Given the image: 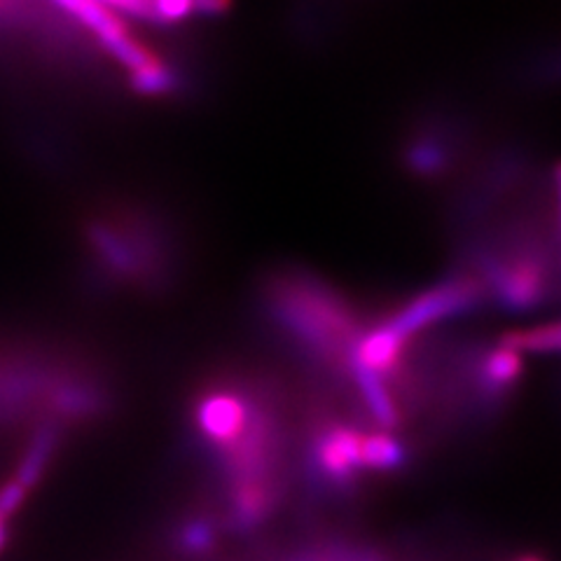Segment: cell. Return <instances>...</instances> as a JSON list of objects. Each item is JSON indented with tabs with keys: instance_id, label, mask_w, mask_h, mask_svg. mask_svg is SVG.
<instances>
[{
	"instance_id": "2",
	"label": "cell",
	"mask_w": 561,
	"mask_h": 561,
	"mask_svg": "<svg viewBox=\"0 0 561 561\" xmlns=\"http://www.w3.org/2000/svg\"><path fill=\"white\" fill-rule=\"evenodd\" d=\"M167 241L164 227L134 208L131 214H111L87 225V243L96 267L127 284H164L171 267Z\"/></svg>"
},
{
	"instance_id": "10",
	"label": "cell",
	"mask_w": 561,
	"mask_h": 561,
	"mask_svg": "<svg viewBox=\"0 0 561 561\" xmlns=\"http://www.w3.org/2000/svg\"><path fill=\"white\" fill-rule=\"evenodd\" d=\"M183 542H185V548L190 552H204L210 546L208 524H204V522L190 524L187 529H185V534H183Z\"/></svg>"
},
{
	"instance_id": "8",
	"label": "cell",
	"mask_w": 561,
	"mask_h": 561,
	"mask_svg": "<svg viewBox=\"0 0 561 561\" xmlns=\"http://www.w3.org/2000/svg\"><path fill=\"white\" fill-rule=\"evenodd\" d=\"M503 344L513 346L515 351H536V354H554L559 348V325L550 323V325H536L531 330H519L513 332V335H505L501 340Z\"/></svg>"
},
{
	"instance_id": "4",
	"label": "cell",
	"mask_w": 561,
	"mask_h": 561,
	"mask_svg": "<svg viewBox=\"0 0 561 561\" xmlns=\"http://www.w3.org/2000/svg\"><path fill=\"white\" fill-rule=\"evenodd\" d=\"M360 440L363 435L351 428H330L319 440V466L332 480H346L360 468Z\"/></svg>"
},
{
	"instance_id": "7",
	"label": "cell",
	"mask_w": 561,
	"mask_h": 561,
	"mask_svg": "<svg viewBox=\"0 0 561 561\" xmlns=\"http://www.w3.org/2000/svg\"><path fill=\"white\" fill-rule=\"evenodd\" d=\"M405 459V449L386 431L365 435L360 440V468L391 470Z\"/></svg>"
},
{
	"instance_id": "12",
	"label": "cell",
	"mask_w": 561,
	"mask_h": 561,
	"mask_svg": "<svg viewBox=\"0 0 561 561\" xmlns=\"http://www.w3.org/2000/svg\"><path fill=\"white\" fill-rule=\"evenodd\" d=\"M12 5H14V0H0V16L8 14L12 10Z\"/></svg>"
},
{
	"instance_id": "13",
	"label": "cell",
	"mask_w": 561,
	"mask_h": 561,
	"mask_svg": "<svg viewBox=\"0 0 561 561\" xmlns=\"http://www.w3.org/2000/svg\"><path fill=\"white\" fill-rule=\"evenodd\" d=\"M522 561H540V559H536V557H526V559H522Z\"/></svg>"
},
{
	"instance_id": "9",
	"label": "cell",
	"mask_w": 561,
	"mask_h": 561,
	"mask_svg": "<svg viewBox=\"0 0 561 561\" xmlns=\"http://www.w3.org/2000/svg\"><path fill=\"white\" fill-rule=\"evenodd\" d=\"M270 505V496L265 486L245 482L239 486L234 496V515L239 524H255L262 519Z\"/></svg>"
},
{
	"instance_id": "6",
	"label": "cell",
	"mask_w": 561,
	"mask_h": 561,
	"mask_svg": "<svg viewBox=\"0 0 561 561\" xmlns=\"http://www.w3.org/2000/svg\"><path fill=\"white\" fill-rule=\"evenodd\" d=\"M522 375V354L507 344L491 348L480 363V383L486 393H503Z\"/></svg>"
},
{
	"instance_id": "11",
	"label": "cell",
	"mask_w": 561,
	"mask_h": 561,
	"mask_svg": "<svg viewBox=\"0 0 561 561\" xmlns=\"http://www.w3.org/2000/svg\"><path fill=\"white\" fill-rule=\"evenodd\" d=\"M5 542H8V519L0 515V550L5 548Z\"/></svg>"
},
{
	"instance_id": "5",
	"label": "cell",
	"mask_w": 561,
	"mask_h": 561,
	"mask_svg": "<svg viewBox=\"0 0 561 561\" xmlns=\"http://www.w3.org/2000/svg\"><path fill=\"white\" fill-rule=\"evenodd\" d=\"M57 445H59V428L55 424H45L38 433H35L12 480L16 484H22L26 491H31L41 482L43 472L51 461V456L57 451Z\"/></svg>"
},
{
	"instance_id": "1",
	"label": "cell",
	"mask_w": 561,
	"mask_h": 561,
	"mask_svg": "<svg viewBox=\"0 0 561 561\" xmlns=\"http://www.w3.org/2000/svg\"><path fill=\"white\" fill-rule=\"evenodd\" d=\"M267 302L280 325L325 358H340V354L351 358V351L363 335L356 323V309L335 288L305 274L274 278Z\"/></svg>"
},
{
	"instance_id": "3",
	"label": "cell",
	"mask_w": 561,
	"mask_h": 561,
	"mask_svg": "<svg viewBox=\"0 0 561 561\" xmlns=\"http://www.w3.org/2000/svg\"><path fill=\"white\" fill-rule=\"evenodd\" d=\"M253 408L237 393L216 391L208 393L197 408L199 428L210 443L232 447L249 426Z\"/></svg>"
}]
</instances>
